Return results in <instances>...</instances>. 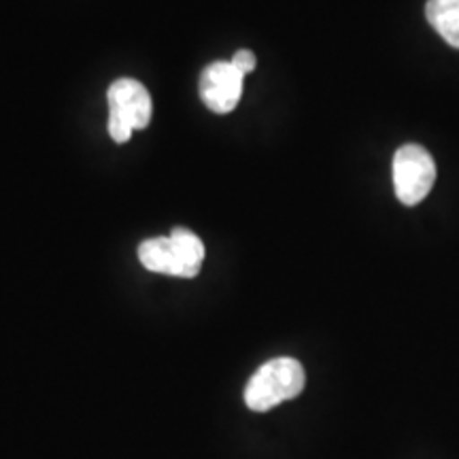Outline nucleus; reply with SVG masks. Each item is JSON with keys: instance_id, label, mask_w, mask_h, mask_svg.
I'll use <instances>...</instances> for the list:
<instances>
[{"instance_id": "obj_7", "label": "nucleus", "mask_w": 459, "mask_h": 459, "mask_svg": "<svg viewBox=\"0 0 459 459\" xmlns=\"http://www.w3.org/2000/svg\"><path fill=\"white\" fill-rule=\"evenodd\" d=\"M230 62H232L234 68H237V71H240L243 74L254 73L255 66H257V57H255L254 51H249V49L237 51V54H234V57Z\"/></svg>"}, {"instance_id": "obj_5", "label": "nucleus", "mask_w": 459, "mask_h": 459, "mask_svg": "<svg viewBox=\"0 0 459 459\" xmlns=\"http://www.w3.org/2000/svg\"><path fill=\"white\" fill-rule=\"evenodd\" d=\"M108 115L122 119L132 130H145L152 122V96L145 85L136 79H117L107 94Z\"/></svg>"}, {"instance_id": "obj_3", "label": "nucleus", "mask_w": 459, "mask_h": 459, "mask_svg": "<svg viewBox=\"0 0 459 459\" xmlns=\"http://www.w3.org/2000/svg\"><path fill=\"white\" fill-rule=\"evenodd\" d=\"M436 181V164L421 145H402L394 156V187L402 204L415 206Z\"/></svg>"}, {"instance_id": "obj_6", "label": "nucleus", "mask_w": 459, "mask_h": 459, "mask_svg": "<svg viewBox=\"0 0 459 459\" xmlns=\"http://www.w3.org/2000/svg\"><path fill=\"white\" fill-rule=\"evenodd\" d=\"M426 17L451 48L459 49V0H428Z\"/></svg>"}, {"instance_id": "obj_4", "label": "nucleus", "mask_w": 459, "mask_h": 459, "mask_svg": "<svg viewBox=\"0 0 459 459\" xmlns=\"http://www.w3.org/2000/svg\"><path fill=\"white\" fill-rule=\"evenodd\" d=\"M243 82L245 74L232 62H213L200 74V99L209 111L232 113L243 96Z\"/></svg>"}, {"instance_id": "obj_2", "label": "nucleus", "mask_w": 459, "mask_h": 459, "mask_svg": "<svg viewBox=\"0 0 459 459\" xmlns=\"http://www.w3.org/2000/svg\"><path fill=\"white\" fill-rule=\"evenodd\" d=\"M307 375L294 358H277L257 368L245 387V404L255 412H266L281 402L294 400L302 394Z\"/></svg>"}, {"instance_id": "obj_1", "label": "nucleus", "mask_w": 459, "mask_h": 459, "mask_svg": "<svg viewBox=\"0 0 459 459\" xmlns=\"http://www.w3.org/2000/svg\"><path fill=\"white\" fill-rule=\"evenodd\" d=\"M139 260L147 271L169 277H198L204 262V245L196 234L186 228H175L170 237L143 240Z\"/></svg>"}]
</instances>
